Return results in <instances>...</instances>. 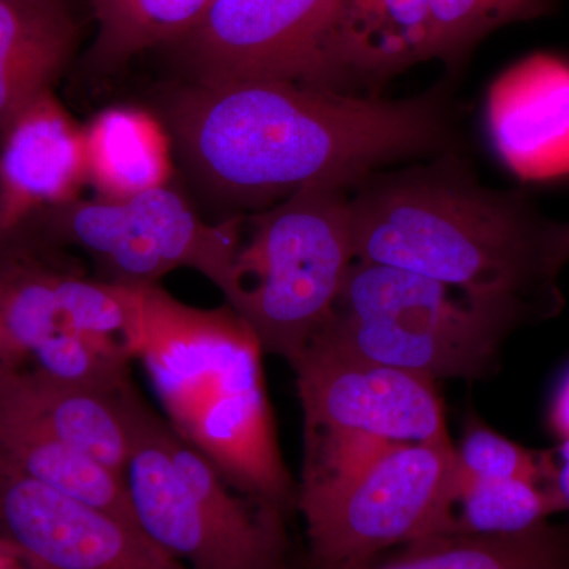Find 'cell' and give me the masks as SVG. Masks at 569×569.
Listing matches in <instances>:
<instances>
[{"instance_id": "6da1fadb", "label": "cell", "mask_w": 569, "mask_h": 569, "mask_svg": "<svg viewBox=\"0 0 569 569\" xmlns=\"http://www.w3.org/2000/svg\"><path fill=\"white\" fill-rule=\"evenodd\" d=\"M167 129L201 189L249 209L316 181L355 189L385 164L458 151L459 141L445 82L403 100L291 81L189 84L168 104Z\"/></svg>"}, {"instance_id": "7a4b0ae2", "label": "cell", "mask_w": 569, "mask_h": 569, "mask_svg": "<svg viewBox=\"0 0 569 569\" xmlns=\"http://www.w3.org/2000/svg\"><path fill=\"white\" fill-rule=\"evenodd\" d=\"M355 260L437 280L529 328L559 316L561 223L485 186L458 151L376 171L350 197Z\"/></svg>"}, {"instance_id": "3957f363", "label": "cell", "mask_w": 569, "mask_h": 569, "mask_svg": "<svg viewBox=\"0 0 569 569\" xmlns=\"http://www.w3.org/2000/svg\"><path fill=\"white\" fill-rule=\"evenodd\" d=\"M129 332L176 433L236 490L290 515L298 485L284 463L266 392L264 351L230 307L182 305L162 288L133 287Z\"/></svg>"}, {"instance_id": "277c9868", "label": "cell", "mask_w": 569, "mask_h": 569, "mask_svg": "<svg viewBox=\"0 0 569 569\" xmlns=\"http://www.w3.org/2000/svg\"><path fill=\"white\" fill-rule=\"evenodd\" d=\"M351 192L329 179L306 183L239 223L220 291L264 353L288 365L323 328L356 261Z\"/></svg>"}, {"instance_id": "5b68a950", "label": "cell", "mask_w": 569, "mask_h": 569, "mask_svg": "<svg viewBox=\"0 0 569 569\" xmlns=\"http://www.w3.org/2000/svg\"><path fill=\"white\" fill-rule=\"evenodd\" d=\"M122 481L142 533L187 569H293L287 515L231 488L144 402Z\"/></svg>"}, {"instance_id": "8992f818", "label": "cell", "mask_w": 569, "mask_h": 569, "mask_svg": "<svg viewBox=\"0 0 569 569\" xmlns=\"http://www.w3.org/2000/svg\"><path fill=\"white\" fill-rule=\"evenodd\" d=\"M519 326L448 284L355 261L313 339L429 380H486Z\"/></svg>"}, {"instance_id": "52a82bcc", "label": "cell", "mask_w": 569, "mask_h": 569, "mask_svg": "<svg viewBox=\"0 0 569 569\" xmlns=\"http://www.w3.org/2000/svg\"><path fill=\"white\" fill-rule=\"evenodd\" d=\"M241 219L204 223L174 190L159 186L107 201H62L22 216L14 227L40 244L91 254L104 282L140 287L192 268L222 288Z\"/></svg>"}, {"instance_id": "ba28073f", "label": "cell", "mask_w": 569, "mask_h": 569, "mask_svg": "<svg viewBox=\"0 0 569 569\" xmlns=\"http://www.w3.org/2000/svg\"><path fill=\"white\" fill-rule=\"evenodd\" d=\"M455 443L396 445L351 485L299 509L309 568L337 567L437 537L447 518Z\"/></svg>"}, {"instance_id": "9c48e42d", "label": "cell", "mask_w": 569, "mask_h": 569, "mask_svg": "<svg viewBox=\"0 0 569 569\" xmlns=\"http://www.w3.org/2000/svg\"><path fill=\"white\" fill-rule=\"evenodd\" d=\"M335 9L336 0H213L178 40L190 84L291 81L323 88Z\"/></svg>"}, {"instance_id": "30bf717a", "label": "cell", "mask_w": 569, "mask_h": 569, "mask_svg": "<svg viewBox=\"0 0 569 569\" xmlns=\"http://www.w3.org/2000/svg\"><path fill=\"white\" fill-rule=\"evenodd\" d=\"M305 432H361L399 445H447L436 381L312 339L290 362Z\"/></svg>"}, {"instance_id": "8fae6325", "label": "cell", "mask_w": 569, "mask_h": 569, "mask_svg": "<svg viewBox=\"0 0 569 569\" xmlns=\"http://www.w3.org/2000/svg\"><path fill=\"white\" fill-rule=\"evenodd\" d=\"M0 533L48 569H187L132 523L29 479H0Z\"/></svg>"}, {"instance_id": "7c38bea8", "label": "cell", "mask_w": 569, "mask_h": 569, "mask_svg": "<svg viewBox=\"0 0 569 569\" xmlns=\"http://www.w3.org/2000/svg\"><path fill=\"white\" fill-rule=\"evenodd\" d=\"M488 127L523 181L569 176V62L539 52L509 67L490 88Z\"/></svg>"}, {"instance_id": "4fadbf2b", "label": "cell", "mask_w": 569, "mask_h": 569, "mask_svg": "<svg viewBox=\"0 0 569 569\" xmlns=\"http://www.w3.org/2000/svg\"><path fill=\"white\" fill-rule=\"evenodd\" d=\"M142 400L121 389L66 383L32 367H0V408L66 441L122 478Z\"/></svg>"}, {"instance_id": "5bb4252c", "label": "cell", "mask_w": 569, "mask_h": 569, "mask_svg": "<svg viewBox=\"0 0 569 569\" xmlns=\"http://www.w3.org/2000/svg\"><path fill=\"white\" fill-rule=\"evenodd\" d=\"M432 61L426 0H336L323 88L378 97L391 78Z\"/></svg>"}, {"instance_id": "9a60e30c", "label": "cell", "mask_w": 569, "mask_h": 569, "mask_svg": "<svg viewBox=\"0 0 569 569\" xmlns=\"http://www.w3.org/2000/svg\"><path fill=\"white\" fill-rule=\"evenodd\" d=\"M80 39L66 0H0V146L51 96Z\"/></svg>"}, {"instance_id": "2e32d148", "label": "cell", "mask_w": 569, "mask_h": 569, "mask_svg": "<svg viewBox=\"0 0 569 569\" xmlns=\"http://www.w3.org/2000/svg\"><path fill=\"white\" fill-rule=\"evenodd\" d=\"M0 149V183L9 201L11 227L24 203L69 201L71 190L88 174L84 137L51 96L14 123Z\"/></svg>"}, {"instance_id": "e0dca14e", "label": "cell", "mask_w": 569, "mask_h": 569, "mask_svg": "<svg viewBox=\"0 0 569 569\" xmlns=\"http://www.w3.org/2000/svg\"><path fill=\"white\" fill-rule=\"evenodd\" d=\"M7 478L40 482L138 527L121 477L0 408V479Z\"/></svg>"}, {"instance_id": "ac0fdd59", "label": "cell", "mask_w": 569, "mask_h": 569, "mask_svg": "<svg viewBox=\"0 0 569 569\" xmlns=\"http://www.w3.org/2000/svg\"><path fill=\"white\" fill-rule=\"evenodd\" d=\"M365 569H569V520L507 537H429L377 553Z\"/></svg>"}, {"instance_id": "d6986e66", "label": "cell", "mask_w": 569, "mask_h": 569, "mask_svg": "<svg viewBox=\"0 0 569 569\" xmlns=\"http://www.w3.org/2000/svg\"><path fill=\"white\" fill-rule=\"evenodd\" d=\"M163 138L146 112L104 111L84 134L88 176L111 200L163 186L168 171Z\"/></svg>"}, {"instance_id": "ffe728a7", "label": "cell", "mask_w": 569, "mask_h": 569, "mask_svg": "<svg viewBox=\"0 0 569 569\" xmlns=\"http://www.w3.org/2000/svg\"><path fill=\"white\" fill-rule=\"evenodd\" d=\"M552 486L527 479H478L452 471L443 527L437 537H507L523 533L559 515Z\"/></svg>"}, {"instance_id": "44dd1931", "label": "cell", "mask_w": 569, "mask_h": 569, "mask_svg": "<svg viewBox=\"0 0 569 569\" xmlns=\"http://www.w3.org/2000/svg\"><path fill=\"white\" fill-rule=\"evenodd\" d=\"M213 0H91L96 37L89 61L112 70L192 31Z\"/></svg>"}, {"instance_id": "7402d4cb", "label": "cell", "mask_w": 569, "mask_h": 569, "mask_svg": "<svg viewBox=\"0 0 569 569\" xmlns=\"http://www.w3.org/2000/svg\"><path fill=\"white\" fill-rule=\"evenodd\" d=\"M432 59L459 66L489 33L548 14L553 0H426Z\"/></svg>"}, {"instance_id": "603a6c76", "label": "cell", "mask_w": 569, "mask_h": 569, "mask_svg": "<svg viewBox=\"0 0 569 569\" xmlns=\"http://www.w3.org/2000/svg\"><path fill=\"white\" fill-rule=\"evenodd\" d=\"M455 449L456 468L467 477L527 479L556 489V452L522 447L490 429L478 415H468Z\"/></svg>"}, {"instance_id": "cb8c5ba5", "label": "cell", "mask_w": 569, "mask_h": 569, "mask_svg": "<svg viewBox=\"0 0 569 569\" xmlns=\"http://www.w3.org/2000/svg\"><path fill=\"white\" fill-rule=\"evenodd\" d=\"M548 421L550 430L560 438V441L569 438V370L552 397Z\"/></svg>"}, {"instance_id": "d4e9b609", "label": "cell", "mask_w": 569, "mask_h": 569, "mask_svg": "<svg viewBox=\"0 0 569 569\" xmlns=\"http://www.w3.org/2000/svg\"><path fill=\"white\" fill-rule=\"evenodd\" d=\"M0 569H48L20 545L0 533Z\"/></svg>"}, {"instance_id": "484cf974", "label": "cell", "mask_w": 569, "mask_h": 569, "mask_svg": "<svg viewBox=\"0 0 569 569\" xmlns=\"http://www.w3.org/2000/svg\"><path fill=\"white\" fill-rule=\"evenodd\" d=\"M556 455L557 460L556 492L559 497L561 511L569 512V438L561 440Z\"/></svg>"}, {"instance_id": "4316f807", "label": "cell", "mask_w": 569, "mask_h": 569, "mask_svg": "<svg viewBox=\"0 0 569 569\" xmlns=\"http://www.w3.org/2000/svg\"><path fill=\"white\" fill-rule=\"evenodd\" d=\"M11 216L7 194L3 192L2 183H0V244L6 241L10 233Z\"/></svg>"}, {"instance_id": "83f0119b", "label": "cell", "mask_w": 569, "mask_h": 569, "mask_svg": "<svg viewBox=\"0 0 569 569\" xmlns=\"http://www.w3.org/2000/svg\"><path fill=\"white\" fill-rule=\"evenodd\" d=\"M561 242L569 257V223H561Z\"/></svg>"}]
</instances>
